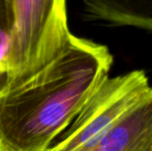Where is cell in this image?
Here are the masks:
<instances>
[{"instance_id": "obj_1", "label": "cell", "mask_w": 152, "mask_h": 151, "mask_svg": "<svg viewBox=\"0 0 152 151\" xmlns=\"http://www.w3.org/2000/svg\"><path fill=\"white\" fill-rule=\"evenodd\" d=\"M108 47L70 34L42 66L0 84V151H48L109 77Z\"/></svg>"}, {"instance_id": "obj_2", "label": "cell", "mask_w": 152, "mask_h": 151, "mask_svg": "<svg viewBox=\"0 0 152 151\" xmlns=\"http://www.w3.org/2000/svg\"><path fill=\"white\" fill-rule=\"evenodd\" d=\"M2 16L12 35L8 71L3 83H12L52 59L72 32L67 0H0Z\"/></svg>"}, {"instance_id": "obj_3", "label": "cell", "mask_w": 152, "mask_h": 151, "mask_svg": "<svg viewBox=\"0 0 152 151\" xmlns=\"http://www.w3.org/2000/svg\"><path fill=\"white\" fill-rule=\"evenodd\" d=\"M152 87L142 69L108 77L48 151H82L137 108Z\"/></svg>"}, {"instance_id": "obj_4", "label": "cell", "mask_w": 152, "mask_h": 151, "mask_svg": "<svg viewBox=\"0 0 152 151\" xmlns=\"http://www.w3.org/2000/svg\"><path fill=\"white\" fill-rule=\"evenodd\" d=\"M82 151H152V88L145 101Z\"/></svg>"}, {"instance_id": "obj_5", "label": "cell", "mask_w": 152, "mask_h": 151, "mask_svg": "<svg viewBox=\"0 0 152 151\" xmlns=\"http://www.w3.org/2000/svg\"><path fill=\"white\" fill-rule=\"evenodd\" d=\"M94 19L152 31V0H82Z\"/></svg>"}, {"instance_id": "obj_6", "label": "cell", "mask_w": 152, "mask_h": 151, "mask_svg": "<svg viewBox=\"0 0 152 151\" xmlns=\"http://www.w3.org/2000/svg\"><path fill=\"white\" fill-rule=\"evenodd\" d=\"M12 52V35L2 19L0 23V76L5 77Z\"/></svg>"}]
</instances>
